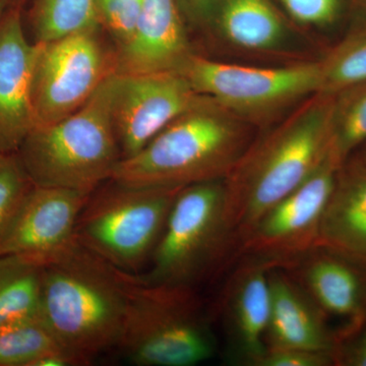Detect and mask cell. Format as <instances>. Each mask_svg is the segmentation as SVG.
I'll return each mask as SVG.
<instances>
[{
  "mask_svg": "<svg viewBox=\"0 0 366 366\" xmlns=\"http://www.w3.org/2000/svg\"><path fill=\"white\" fill-rule=\"evenodd\" d=\"M199 1H204V0H199Z\"/></svg>",
  "mask_w": 366,
  "mask_h": 366,
  "instance_id": "33",
  "label": "cell"
},
{
  "mask_svg": "<svg viewBox=\"0 0 366 366\" xmlns=\"http://www.w3.org/2000/svg\"><path fill=\"white\" fill-rule=\"evenodd\" d=\"M115 81L117 74L76 112L26 136L16 153L36 187L90 194L112 179L122 159L112 117Z\"/></svg>",
  "mask_w": 366,
  "mask_h": 366,
  "instance_id": "4",
  "label": "cell"
},
{
  "mask_svg": "<svg viewBox=\"0 0 366 366\" xmlns=\"http://www.w3.org/2000/svg\"><path fill=\"white\" fill-rule=\"evenodd\" d=\"M117 349L137 366H194L215 355L217 342L196 288L129 273Z\"/></svg>",
  "mask_w": 366,
  "mask_h": 366,
  "instance_id": "5",
  "label": "cell"
},
{
  "mask_svg": "<svg viewBox=\"0 0 366 366\" xmlns=\"http://www.w3.org/2000/svg\"><path fill=\"white\" fill-rule=\"evenodd\" d=\"M341 166L332 152L307 182L257 221L238 254L286 269L317 249L320 221Z\"/></svg>",
  "mask_w": 366,
  "mask_h": 366,
  "instance_id": "10",
  "label": "cell"
},
{
  "mask_svg": "<svg viewBox=\"0 0 366 366\" xmlns=\"http://www.w3.org/2000/svg\"><path fill=\"white\" fill-rule=\"evenodd\" d=\"M182 187H134L109 179L91 192L74 236L108 264L139 274L148 267Z\"/></svg>",
  "mask_w": 366,
  "mask_h": 366,
  "instance_id": "6",
  "label": "cell"
},
{
  "mask_svg": "<svg viewBox=\"0 0 366 366\" xmlns=\"http://www.w3.org/2000/svg\"><path fill=\"white\" fill-rule=\"evenodd\" d=\"M269 269L262 262L245 259L231 277L224 295V310L234 355L257 366L266 353L271 290Z\"/></svg>",
  "mask_w": 366,
  "mask_h": 366,
  "instance_id": "17",
  "label": "cell"
},
{
  "mask_svg": "<svg viewBox=\"0 0 366 366\" xmlns=\"http://www.w3.org/2000/svg\"><path fill=\"white\" fill-rule=\"evenodd\" d=\"M357 159H360L361 162L365 163L366 165V144H365V149L361 152L360 157Z\"/></svg>",
  "mask_w": 366,
  "mask_h": 366,
  "instance_id": "31",
  "label": "cell"
},
{
  "mask_svg": "<svg viewBox=\"0 0 366 366\" xmlns=\"http://www.w3.org/2000/svg\"><path fill=\"white\" fill-rule=\"evenodd\" d=\"M42 264L0 254V326L39 319Z\"/></svg>",
  "mask_w": 366,
  "mask_h": 366,
  "instance_id": "20",
  "label": "cell"
},
{
  "mask_svg": "<svg viewBox=\"0 0 366 366\" xmlns=\"http://www.w3.org/2000/svg\"><path fill=\"white\" fill-rule=\"evenodd\" d=\"M218 23L224 37L244 49H271L284 36L283 23L268 0H224Z\"/></svg>",
  "mask_w": 366,
  "mask_h": 366,
  "instance_id": "19",
  "label": "cell"
},
{
  "mask_svg": "<svg viewBox=\"0 0 366 366\" xmlns=\"http://www.w3.org/2000/svg\"><path fill=\"white\" fill-rule=\"evenodd\" d=\"M127 276L76 238L43 262L39 320L79 366L117 348Z\"/></svg>",
  "mask_w": 366,
  "mask_h": 366,
  "instance_id": "2",
  "label": "cell"
},
{
  "mask_svg": "<svg viewBox=\"0 0 366 366\" xmlns=\"http://www.w3.org/2000/svg\"><path fill=\"white\" fill-rule=\"evenodd\" d=\"M317 247L366 262V165L360 159L339 168Z\"/></svg>",
  "mask_w": 366,
  "mask_h": 366,
  "instance_id": "18",
  "label": "cell"
},
{
  "mask_svg": "<svg viewBox=\"0 0 366 366\" xmlns=\"http://www.w3.org/2000/svg\"><path fill=\"white\" fill-rule=\"evenodd\" d=\"M320 93L337 94L366 81V29L347 36L320 61Z\"/></svg>",
  "mask_w": 366,
  "mask_h": 366,
  "instance_id": "24",
  "label": "cell"
},
{
  "mask_svg": "<svg viewBox=\"0 0 366 366\" xmlns=\"http://www.w3.org/2000/svg\"><path fill=\"white\" fill-rule=\"evenodd\" d=\"M21 1H23V0H13V4L21 6Z\"/></svg>",
  "mask_w": 366,
  "mask_h": 366,
  "instance_id": "32",
  "label": "cell"
},
{
  "mask_svg": "<svg viewBox=\"0 0 366 366\" xmlns=\"http://www.w3.org/2000/svg\"><path fill=\"white\" fill-rule=\"evenodd\" d=\"M335 94L317 93L249 150L225 179V218L236 249L269 209L332 153Z\"/></svg>",
  "mask_w": 366,
  "mask_h": 366,
  "instance_id": "1",
  "label": "cell"
},
{
  "mask_svg": "<svg viewBox=\"0 0 366 366\" xmlns=\"http://www.w3.org/2000/svg\"><path fill=\"white\" fill-rule=\"evenodd\" d=\"M295 21L307 25L327 26L338 19L340 0H280Z\"/></svg>",
  "mask_w": 366,
  "mask_h": 366,
  "instance_id": "27",
  "label": "cell"
},
{
  "mask_svg": "<svg viewBox=\"0 0 366 366\" xmlns=\"http://www.w3.org/2000/svg\"><path fill=\"white\" fill-rule=\"evenodd\" d=\"M35 187L19 154L0 153V242Z\"/></svg>",
  "mask_w": 366,
  "mask_h": 366,
  "instance_id": "25",
  "label": "cell"
},
{
  "mask_svg": "<svg viewBox=\"0 0 366 366\" xmlns=\"http://www.w3.org/2000/svg\"><path fill=\"white\" fill-rule=\"evenodd\" d=\"M11 4H13V0H0V20Z\"/></svg>",
  "mask_w": 366,
  "mask_h": 366,
  "instance_id": "30",
  "label": "cell"
},
{
  "mask_svg": "<svg viewBox=\"0 0 366 366\" xmlns=\"http://www.w3.org/2000/svg\"><path fill=\"white\" fill-rule=\"evenodd\" d=\"M234 117L208 99L170 122L136 155L122 159L112 179L172 187L226 179L252 146L249 131Z\"/></svg>",
  "mask_w": 366,
  "mask_h": 366,
  "instance_id": "3",
  "label": "cell"
},
{
  "mask_svg": "<svg viewBox=\"0 0 366 366\" xmlns=\"http://www.w3.org/2000/svg\"><path fill=\"white\" fill-rule=\"evenodd\" d=\"M352 334L355 337L348 338L346 344H337L333 352L335 365L366 366V326Z\"/></svg>",
  "mask_w": 366,
  "mask_h": 366,
  "instance_id": "29",
  "label": "cell"
},
{
  "mask_svg": "<svg viewBox=\"0 0 366 366\" xmlns=\"http://www.w3.org/2000/svg\"><path fill=\"white\" fill-rule=\"evenodd\" d=\"M197 93L233 114L262 115L320 93V64L282 67L225 64L192 53L177 71Z\"/></svg>",
  "mask_w": 366,
  "mask_h": 366,
  "instance_id": "8",
  "label": "cell"
},
{
  "mask_svg": "<svg viewBox=\"0 0 366 366\" xmlns=\"http://www.w3.org/2000/svg\"><path fill=\"white\" fill-rule=\"evenodd\" d=\"M37 44L32 83L35 127L55 124L76 112L117 74V51L105 47L99 30Z\"/></svg>",
  "mask_w": 366,
  "mask_h": 366,
  "instance_id": "9",
  "label": "cell"
},
{
  "mask_svg": "<svg viewBox=\"0 0 366 366\" xmlns=\"http://www.w3.org/2000/svg\"><path fill=\"white\" fill-rule=\"evenodd\" d=\"M142 7L143 0H97L99 25L112 36L117 48L131 39Z\"/></svg>",
  "mask_w": 366,
  "mask_h": 366,
  "instance_id": "26",
  "label": "cell"
},
{
  "mask_svg": "<svg viewBox=\"0 0 366 366\" xmlns=\"http://www.w3.org/2000/svg\"><path fill=\"white\" fill-rule=\"evenodd\" d=\"M29 21L34 43L99 30L97 0H34Z\"/></svg>",
  "mask_w": 366,
  "mask_h": 366,
  "instance_id": "22",
  "label": "cell"
},
{
  "mask_svg": "<svg viewBox=\"0 0 366 366\" xmlns=\"http://www.w3.org/2000/svg\"><path fill=\"white\" fill-rule=\"evenodd\" d=\"M90 194L57 187H34L0 242V254H16L42 264L74 239V227Z\"/></svg>",
  "mask_w": 366,
  "mask_h": 366,
  "instance_id": "13",
  "label": "cell"
},
{
  "mask_svg": "<svg viewBox=\"0 0 366 366\" xmlns=\"http://www.w3.org/2000/svg\"><path fill=\"white\" fill-rule=\"evenodd\" d=\"M67 358L79 366L39 319L0 326V366H59Z\"/></svg>",
  "mask_w": 366,
  "mask_h": 366,
  "instance_id": "21",
  "label": "cell"
},
{
  "mask_svg": "<svg viewBox=\"0 0 366 366\" xmlns=\"http://www.w3.org/2000/svg\"><path fill=\"white\" fill-rule=\"evenodd\" d=\"M335 365L333 353L303 349L267 350L257 366H329Z\"/></svg>",
  "mask_w": 366,
  "mask_h": 366,
  "instance_id": "28",
  "label": "cell"
},
{
  "mask_svg": "<svg viewBox=\"0 0 366 366\" xmlns=\"http://www.w3.org/2000/svg\"><path fill=\"white\" fill-rule=\"evenodd\" d=\"M208 99L178 72L117 74L112 117L122 159L136 155L170 122Z\"/></svg>",
  "mask_w": 366,
  "mask_h": 366,
  "instance_id": "11",
  "label": "cell"
},
{
  "mask_svg": "<svg viewBox=\"0 0 366 366\" xmlns=\"http://www.w3.org/2000/svg\"><path fill=\"white\" fill-rule=\"evenodd\" d=\"M366 144V81L335 94L332 152L342 164Z\"/></svg>",
  "mask_w": 366,
  "mask_h": 366,
  "instance_id": "23",
  "label": "cell"
},
{
  "mask_svg": "<svg viewBox=\"0 0 366 366\" xmlns=\"http://www.w3.org/2000/svg\"><path fill=\"white\" fill-rule=\"evenodd\" d=\"M271 310L267 350L303 349L333 353L337 339L320 308L286 269H269ZM266 350V351H267Z\"/></svg>",
  "mask_w": 366,
  "mask_h": 366,
  "instance_id": "16",
  "label": "cell"
},
{
  "mask_svg": "<svg viewBox=\"0 0 366 366\" xmlns=\"http://www.w3.org/2000/svg\"><path fill=\"white\" fill-rule=\"evenodd\" d=\"M235 249L225 218V179L182 187L146 273L151 284L196 288Z\"/></svg>",
  "mask_w": 366,
  "mask_h": 366,
  "instance_id": "7",
  "label": "cell"
},
{
  "mask_svg": "<svg viewBox=\"0 0 366 366\" xmlns=\"http://www.w3.org/2000/svg\"><path fill=\"white\" fill-rule=\"evenodd\" d=\"M192 54L177 0H143L136 30L117 48V74L177 72Z\"/></svg>",
  "mask_w": 366,
  "mask_h": 366,
  "instance_id": "14",
  "label": "cell"
},
{
  "mask_svg": "<svg viewBox=\"0 0 366 366\" xmlns=\"http://www.w3.org/2000/svg\"><path fill=\"white\" fill-rule=\"evenodd\" d=\"M286 271L327 320L337 317L349 322V335L363 326L366 317L365 283L360 272L344 259V255L317 247Z\"/></svg>",
  "mask_w": 366,
  "mask_h": 366,
  "instance_id": "15",
  "label": "cell"
},
{
  "mask_svg": "<svg viewBox=\"0 0 366 366\" xmlns=\"http://www.w3.org/2000/svg\"><path fill=\"white\" fill-rule=\"evenodd\" d=\"M37 43L28 39L21 6L11 4L0 20V153L18 152L35 127L32 104Z\"/></svg>",
  "mask_w": 366,
  "mask_h": 366,
  "instance_id": "12",
  "label": "cell"
}]
</instances>
